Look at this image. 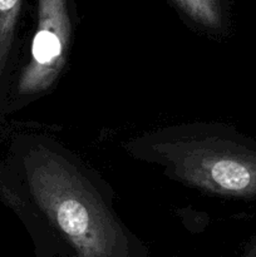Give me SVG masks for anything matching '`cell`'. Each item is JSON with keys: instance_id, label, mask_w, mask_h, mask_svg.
<instances>
[{"instance_id": "2", "label": "cell", "mask_w": 256, "mask_h": 257, "mask_svg": "<svg viewBox=\"0 0 256 257\" xmlns=\"http://www.w3.org/2000/svg\"><path fill=\"white\" fill-rule=\"evenodd\" d=\"M138 162L201 192L256 198V140L221 122H188L147 131L123 143Z\"/></svg>"}, {"instance_id": "1", "label": "cell", "mask_w": 256, "mask_h": 257, "mask_svg": "<svg viewBox=\"0 0 256 257\" xmlns=\"http://www.w3.org/2000/svg\"><path fill=\"white\" fill-rule=\"evenodd\" d=\"M0 196L19 215L52 230L79 257H123L130 232L114 210L109 183L68 146L45 133L20 137L13 175Z\"/></svg>"}, {"instance_id": "4", "label": "cell", "mask_w": 256, "mask_h": 257, "mask_svg": "<svg viewBox=\"0 0 256 257\" xmlns=\"http://www.w3.org/2000/svg\"><path fill=\"white\" fill-rule=\"evenodd\" d=\"M176 7L208 34H222L226 29V14L221 0H172Z\"/></svg>"}, {"instance_id": "3", "label": "cell", "mask_w": 256, "mask_h": 257, "mask_svg": "<svg viewBox=\"0 0 256 257\" xmlns=\"http://www.w3.org/2000/svg\"><path fill=\"white\" fill-rule=\"evenodd\" d=\"M74 17L69 0H38L37 24L10 98L24 107L47 95L59 80L69 58Z\"/></svg>"}, {"instance_id": "6", "label": "cell", "mask_w": 256, "mask_h": 257, "mask_svg": "<svg viewBox=\"0 0 256 257\" xmlns=\"http://www.w3.org/2000/svg\"><path fill=\"white\" fill-rule=\"evenodd\" d=\"M2 171H3V170H2V167H0V175H2Z\"/></svg>"}, {"instance_id": "5", "label": "cell", "mask_w": 256, "mask_h": 257, "mask_svg": "<svg viewBox=\"0 0 256 257\" xmlns=\"http://www.w3.org/2000/svg\"><path fill=\"white\" fill-rule=\"evenodd\" d=\"M23 0H0V79L7 75L17 47Z\"/></svg>"}]
</instances>
